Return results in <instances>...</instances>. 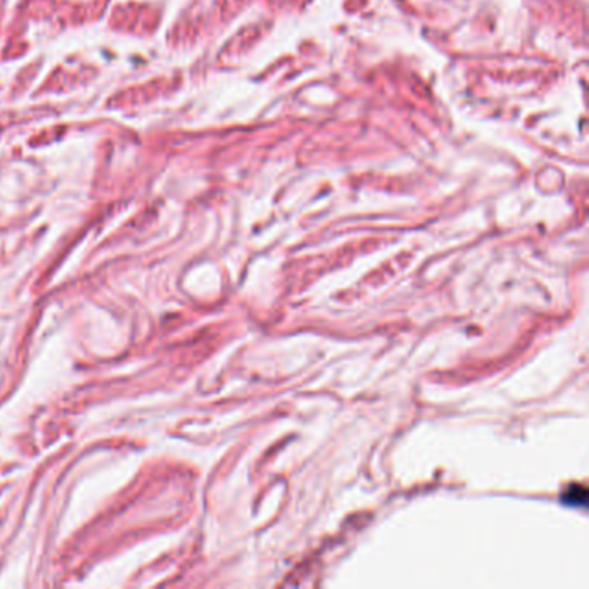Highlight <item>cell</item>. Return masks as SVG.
<instances>
[{
  "mask_svg": "<svg viewBox=\"0 0 589 589\" xmlns=\"http://www.w3.org/2000/svg\"><path fill=\"white\" fill-rule=\"evenodd\" d=\"M567 498H565V501L571 505H576V506H584L588 501V491L586 488H583V486H572L571 489L567 491Z\"/></svg>",
  "mask_w": 589,
  "mask_h": 589,
  "instance_id": "1",
  "label": "cell"
}]
</instances>
